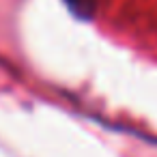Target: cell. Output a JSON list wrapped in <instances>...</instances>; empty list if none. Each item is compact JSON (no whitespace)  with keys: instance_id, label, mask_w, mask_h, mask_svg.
<instances>
[{"instance_id":"1","label":"cell","mask_w":157,"mask_h":157,"mask_svg":"<svg viewBox=\"0 0 157 157\" xmlns=\"http://www.w3.org/2000/svg\"><path fill=\"white\" fill-rule=\"evenodd\" d=\"M71 9H75L80 15H88L93 11V0H67Z\"/></svg>"}]
</instances>
